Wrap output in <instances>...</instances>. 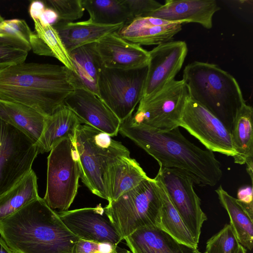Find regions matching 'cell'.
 Segmentation results:
<instances>
[{"label":"cell","instance_id":"6da1fadb","mask_svg":"<svg viewBox=\"0 0 253 253\" xmlns=\"http://www.w3.org/2000/svg\"><path fill=\"white\" fill-rule=\"evenodd\" d=\"M119 132L154 158L160 168L175 170L194 184L213 186L222 176L213 153L191 142L178 127L161 130L134 123L129 117L121 124Z\"/></svg>","mask_w":253,"mask_h":253},{"label":"cell","instance_id":"7a4b0ae2","mask_svg":"<svg viewBox=\"0 0 253 253\" xmlns=\"http://www.w3.org/2000/svg\"><path fill=\"white\" fill-rule=\"evenodd\" d=\"M76 88L72 72L63 65L24 62L0 71V99L45 117L63 105Z\"/></svg>","mask_w":253,"mask_h":253},{"label":"cell","instance_id":"3957f363","mask_svg":"<svg viewBox=\"0 0 253 253\" xmlns=\"http://www.w3.org/2000/svg\"><path fill=\"white\" fill-rule=\"evenodd\" d=\"M0 235L14 253H76L79 239L40 197L0 221Z\"/></svg>","mask_w":253,"mask_h":253},{"label":"cell","instance_id":"277c9868","mask_svg":"<svg viewBox=\"0 0 253 253\" xmlns=\"http://www.w3.org/2000/svg\"><path fill=\"white\" fill-rule=\"evenodd\" d=\"M182 80L190 98L217 117L231 132L236 114L246 103L235 78L216 64L195 61L185 66Z\"/></svg>","mask_w":253,"mask_h":253},{"label":"cell","instance_id":"5b68a950","mask_svg":"<svg viewBox=\"0 0 253 253\" xmlns=\"http://www.w3.org/2000/svg\"><path fill=\"white\" fill-rule=\"evenodd\" d=\"M75 145L79 156L80 178L94 195L108 201L105 176L109 166L121 157H130L120 142L94 127L80 124Z\"/></svg>","mask_w":253,"mask_h":253},{"label":"cell","instance_id":"8992f818","mask_svg":"<svg viewBox=\"0 0 253 253\" xmlns=\"http://www.w3.org/2000/svg\"><path fill=\"white\" fill-rule=\"evenodd\" d=\"M161 199L156 179L143 180L117 200L108 202L105 213L122 240L137 229L159 227Z\"/></svg>","mask_w":253,"mask_h":253},{"label":"cell","instance_id":"52a82bcc","mask_svg":"<svg viewBox=\"0 0 253 253\" xmlns=\"http://www.w3.org/2000/svg\"><path fill=\"white\" fill-rule=\"evenodd\" d=\"M75 141L63 139L53 147L47 157L43 199L50 209L58 212L68 211L78 192L80 172Z\"/></svg>","mask_w":253,"mask_h":253},{"label":"cell","instance_id":"ba28073f","mask_svg":"<svg viewBox=\"0 0 253 253\" xmlns=\"http://www.w3.org/2000/svg\"><path fill=\"white\" fill-rule=\"evenodd\" d=\"M147 66L121 70L103 67L98 81L99 97L123 123L143 97Z\"/></svg>","mask_w":253,"mask_h":253},{"label":"cell","instance_id":"9c48e42d","mask_svg":"<svg viewBox=\"0 0 253 253\" xmlns=\"http://www.w3.org/2000/svg\"><path fill=\"white\" fill-rule=\"evenodd\" d=\"M189 96L184 81L174 80L159 91L142 98L130 118L134 123L161 130L179 127Z\"/></svg>","mask_w":253,"mask_h":253},{"label":"cell","instance_id":"30bf717a","mask_svg":"<svg viewBox=\"0 0 253 253\" xmlns=\"http://www.w3.org/2000/svg\"><path fill=\"white\" fill-rule=\"evenodd\" d=\"M38 154L36 143L0 120V196L32 169Z\"/></svg>","mask_w":253,"mask_h":253},{"label":"cell","instance_id":"8fae6325","mask_svg":"<svg viewBox=\"0 0 253 253\" xmlns=\"http://www.w3.org/2000/svg\"><path fill=\"white\" fill-rule=\"evenodd\" d=\"M180 126L199 140L207 149L233 158L236 156L230 131L220 120L189 96Z\"/></svg>","mask_w":253,"mask_h":253},{"label":"cell","instance_id":"7c38bea8","mask_svg":"<svg viewBox=\"0 0 253 253\" xmlns=\"http://www.w3.org/2000/svg\"><path fill=\"white\" fill-rule=\"evenodd\" d=\"M161 179L171 201L198 244L203 223L207 216L201 207L194 183L183 174L171 169L160 168L157 174Z\"/></svg>","mask_w":253,"mask_h":253},{"label":"cell","instance_id":"4fadbf2b","mask_svg":"<svg viewBox=\"0 0 253 253\" xmlns=\"http://www.w3.org/2000/svg\"><path fill=\"white\" fill-rule=\"evenodd\" d=\"M187 52V44L181 41H171L149 51V61L142 98L159 91L174 80Z\"/></svg>","mask_w":253,"mask_h":253},{"label":"cell","instance_id":"5bb4252c","mask_svg":"<svg viewBox=\"0 0 253 253\" xmlns=\"http://www.w3.org/2000/svg\"><path fill=\"white\" fill-rule=\"evenodd\" d=\"M57 212L66 227L79 239L97 243H109L116 247L122 241L109 218L105 217L101 204L94 208Z\"/></svg>","mask_w":253,"mask_h":253},{"label":"cell","instance_id":"9a60e30c","mask_svg":"<svg viewBox=\"0 0 253 253\" xmlns=\"http://www.w3.org/2000/svg\"><path fill=\"white\" fill-rule=\"evenodd\" d=\"M64 105L71 110L81 124L94 127L111 137L117 135L121 122L103 101L90 91L76 88Z\"/></svg>","mask_w":253,"mask_h":253},{"label":"cell","instance_id":"2e32d148","mask_svg":"<svg viewBox=\"0 0 253 253\" xmlns=\"http://www.w3.org/2000/svg\"><path fill=\"white\" fill-rule=\"evenodd\" d=\"M96 48L105 68L131 70L146 67L149 63L148 51L123 39L117 32L96 42Z\"/></svg>","mask_w":253,"mask_h":253},{"label":"cell","instance_id":"e0dca14e","mask_svg":"<svg viewBox=\"0 0 253 253\" xmlns=\"http://www.w3.org/2000/svg\"><path fill=\"white\" fill-rule=\"evenodd\" d=\"M220 9L214 0H167L160 7L145 16L170 22L196 23L210 29L214 14Z\"/></svg>","mask_w":253,"mask_h":253},{"label":"cell","instance_id":"ac0fdd59","mask_svg":"<svg viewBox=\"0 0 253 253\" xmlns=\"http://www.w3.org/2000/svg\"><path fill=\"white\" fill-rule=\"evenodd\" d=\"M182 25L153 17H140L125 24L118 34L127 41L140 45H158L172 41L181 30Z\"/></svg>","mask_w":253,"mask_h":253},{"label":"cell","instance_id":"d6986e66","mask_svg":"<svg viewBox=\"0 0 253 253\" xmlns=\"http://www.w3.org/2000/svg\"><path fill=\"white\" fill-rule=\"evenodd\" d=\"M124 240L132 253H193L196 250L178 243L156 226L139 228Z\"/></svg>","mask_w":253,"mask_h":253},{"label":"cell","instance_id":"ffe728a7","mask_svg":"<svg viewBox=\"0 0 253 253\" xmlns=\"http://www.w3.org/2000/svg\"><path fill=\"white\" fill-rule=\"evenodd\" d=\"M124 25H102L88 19L76 22H56L52 26L69 52L81 46L97 42L108 35L118 33Z\"/></svg>","mask_w":253,"mask_h":253},{"label":"cell","instance_id":"44dd1931","mask_svg":"<svg viewBox=\"0 0 253 253\" xmlns=\"http://www.w3.org/2000/svg\"><path fill=\"white\" fill-rule=\"evenodd\" d=\"M69 54L74 67L72 73L76 88L85 89L99 97L98 81L104 66L96 42L79 47Z\"/></svg>","mask_w":253,"mask_h":253},{"label":"cell","instance_id":"7402d4cb","mask_svg":"<svg viewBox=\"0 0 253 253\" xmlns=\"http://www.w3.org/2000/svg\"><path fill=\"white\" fill-rule=\"evenodd\" d=\"M139 164L130 157H121L111 164L105 176L110 202L148 178Z\"/></svg>","mask_w":253,"mask_h":253},{"label":"cell","instance_id":"603a6c76","mask_svg":"<svg viewBox=\"0 0 253 253\" xmlns=\"http://www.w3.org/2000/svg\"><path fill=\"white\" fill-rule=\"evenodd\" d=\"M81 124L74 113L63 105L45 117L42 133L36 143L38 153L48 152L63 139H74Z\"/></svg>","mask_w":253,"mask_h":253},{"label":"cell","instance_id":"cb8c5ba5","mask_svg":"<svg viewBox=\"0 0 253 253\" xmlns=\"http://www.w3.org/2000/svg\"><path fill=\"white\" fill-rule=\"evenodd\" d=\"M45 117L28 106L0 99V120L18 129L35 143L42 133Z\"/></svg>","mask_w":253,"mask_h":253},{"label":"cell","instance_id":"d4e9b609","mask_svg":"<svg viewBox=\"0 0 253 253\" xmlns=\"http://www.w3.org/2000/svg\"><path fill=\"white\" fill-rule=\"evenodd\" d=\"M253 109L245 103L236 114L231 132L236 164L253 163Z\"/></svg>","mask_w":253,"mask_h":253},{"label":"cell","instance_id":"484cf974","mask_svg":"<svg viewBox=\"0 0 253 253\" xmlns=\"http://www.w3.org/2000/svg\"><path fill=\"white\" fill-rule=\"evenodd\" d=\"M161 199L159 228L166 231L178 243L197 250L198 244L186 227L172 204L167 191L158 175L155 177Z\"/></svg>","mask_w":253,"mask_h":253},{"label":"cell","instance_id":"4316f807","mask_svg":"<svg viewBox=\"0 0 253 253\" xmlns=\"http://www.w3.org/2000/svg\"><path fill=\"white\" fill-rule=\"evenodd\" d=\"M221 206L226 211L236 238L242 246L252 250L253 247V218L238 202L220 185L215 190Z\"/></svg>","mask_w":253,"mask_h":253},{"label":"cell","instance_id":"83f0119b","mask_svg":"<svg viewBox=\"0 0 253 253\" xmlns=\"http://www.w3.org/2000/svg\"><path fill=\"white\" fill-rule=\"evenodd\" d=\"M39 197L37 176L32 169L13 187L0 196V222Z\"/></svg>","mask_w":253,"mask_h":253},{"label":"cell","instance_id":"f1b7e54d","mask_svg":"<svg viewBox=\"0 0 253 253\" xmlns=\"http://www.w3.org/2000/svg\"><path fill=\"white\" fill-rule=\"evenodd\" d=\"M84 10L89 15V20L102 25L127 23L128 10L122 0H82Z\"/></svg>","mask_w":253,"mask_h":253},{"label":"cell","instance_id":"f546056e","mask_svg":"<svg viewBox=\"0 0 253 253\" xmlns=\"http://www.w3.org/2000/svg\"><path fill=\"white\" fill-rule=\"evenodd\" d=\"M35 32L51 52L53 56L72 72L74 67L69 52L56 29L50 24H43L37 18H32Z\"/></svg>","mask_w":253,"mask_h":253},{"label":"cell","instance_id":"4dcf8cb0","mask_svg":"<svg viewBox=\"0 0 253 253\" xmlns=\"http://www.w3.org/2000/svg\"><path fill=\"white\" fill-rule=\"evenodd\" d=\"M240 244L230 224H226L207 242L206 253H237Z\"/></svg>","mask_w":253,"mask_h":253},{"label":"cell","instance_id":"1f68e13d","mask_svg":"<svg viewBox=\"0 0 253 253\" xmlns=\"http://www.w3.org/2000/svg\"><path fill=\"white\" fill-rule=\"evenodd\" d=\"M31 50L23 43L0 37V71L24 62Z\"/></svg>","mask_w":253,"mask_h":253},{"label":"cell","instance_id":"d6a6232c","mask_svg":"<svg viewBox=\"0 0 253 253\" xmlns=\"http://www.w3.org/2000/svg\"><path fill=\"white\" fill-rule=\"evenodd\" d=\"M42 2L46 8L56 14L57 22H72L80 19L84 14L82 0H46Z\"/></svg>","mask_w":253,"mask_h":253},{"label":"cell","instance_id":"836d02e7","mask_svg":"<svg viewBox=\"0 0 253 253\" xmlns=\"http://www.w3.org/2000/svg\"><path fill=\"white\" fill-rule=\"evenodd\" d=\"M32 32L23 19L4 20L0 22V37L9 39L23 43L31 48L30 39Z\"/></svg>","mask_w":253,"mask_h":253},{"label":"cell","instance_id":"e575fe53","mask_svg":"<svg viewBox=\"0 0 253 253\" xmlns=\"http://www.w3.org/2000/svg\"><path fill=\"white\" fill-rule=\"evenodd\" d=\"M122 0L128 10L129 16V20L127 23L135 18L146 16L160 7L162 5L160 2L153 0Z\"/></svg>","mask_w":253,"mask_h":253},{"label":"cell","instance_id":"d590c367","mask_svg":"<svg viewBox=\"0 0 253 253\" xmlns=\"http://www.w3.org/2000/svg\"><path fill=\"white\" fill-rule=\"evenodd\" d=\"M238 202L253 217V186L246 185L240 187L237 192Z\"/></svg>","mask_w":253,"mask_h":253},{"label":"cell","instance_id":"8d00e7d4","mask_svg":"<svg viewBox=\"0 0 253 253\" xmlns=\"http://www.w3.org/2000/svg\"><path fill=\"white\" fill-rule=\"evenodd\" d=\"M97 243L79 239L76 248V253H98Z\"/></svg>","mask_w":253,"mask_h":253},{"label":"cell","instance_id":"74e56055","mask_svg":"<svg viewBox=\"0 0 253 253\" xmlns=\"http://www.w3.org/2000/svg\"><path fill=\"white\" fill-rule=\"evenodd\" d=\"M45 8V6L42 1H34L32 2L29 8L31 17L32 18H39Z\"/></svg>","mask_w":253,"mask_h":253},{"label":"cell","instance_id":"f35d334b","mask_svg":"<svg viewBox=\"0 0 253 253\" xmlns=\"http://www.w3.org/2000/svg\"><path fill=\"white\" fill-rule=\"evenodd\" d=\"M117 247L109 243H100L98 244L99 253H115Z\"/></svg>","mask_w":253,"mask_h":253},{"label":"cell","instance_id":"ab89813d","mask_svg":"<svg viewBox=\"0 0 253 253\" xmlns=\"http://www.w3.org/2000/svg\"><path fill=\"white\" fill-rule=\"evenodd\" d=\"M0 253H14L1 237H0Z\"/></svg>","mask_w":253,"mask_h":253},{"label":"cell","instance_id":"60d3db41","mask_svg":"<svg viewBox=\"0 0 253 253\" xmlns=\"http://www.w3.org/2000/svg\"><path fill=\"white\" fill-rule=\"evenodd\" d=\"M237 253H247V250L245 248L240 245Z\"/></svg>","mask_w":253,"mask_h":253},{"label":"cell","instance_id":"b9f144b4","mask_svg":"<svg viewBox=\"0 0 253 253\" xmlns=\"http://www.w3.org/2000/svg\"><path fill=\"white\" fill-rule=\"evenodd\" d=\"M193 253H206L205 252V253H201V252H199L198 251V250L197 249V250H195Z\"/></svg>","mask_w":253,"mask_h":253},{"label":"cell","instance_id":"7bdbcfd3","mask_svg":"<svg viewBox=\"0 0 253 253\" xmlns=\"http://www.w3.org/2000/svg\"><path fill=\"white\" fill-rule=\"evenodd\" d=\"M3 20H4L3 18L0 15V22H2Z\"/></svg>","mask_w":253,"mask_h":253},{"label":"cell","instance_id":"ee69618b","mask_svg":"<svg viewBox=\"0 0 253 253\" xmlns=\"http://www.w3.org/2000/svg\"><path fill=\"white\" fill-rule=\"evenodd\" d=\"M115 253H118L117 252H116Z\"/></svg>","mask_w":253,"mask_h":253}]
</instances>
